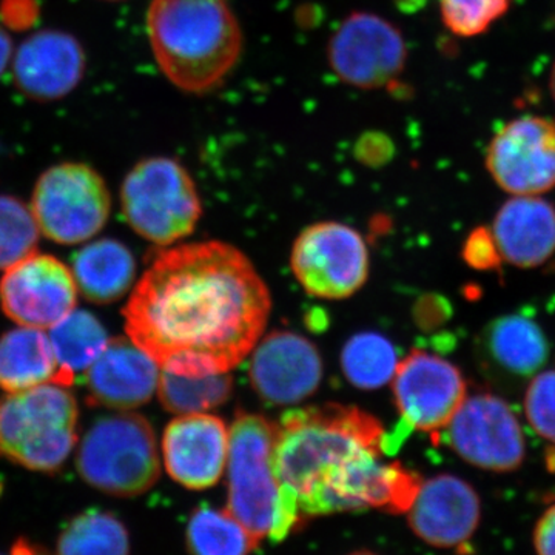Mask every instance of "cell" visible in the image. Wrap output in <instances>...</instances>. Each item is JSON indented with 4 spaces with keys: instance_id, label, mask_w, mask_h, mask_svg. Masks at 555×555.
Masks as SVG:
<instances>
[{
    "instance_id": "1",
    "label": "cell",
    "mask_w": 555,
    "mask_h": 555,
    "mask_svg": "<svg viewBox=\"0 0 555 555\" xmlns=\"http://www.w3.org/2000/svg\"><path fill=\"white\" fill-rule=\"evenodd\" d=\"M272 309L250 259L229 244L160 251L124 309L127 335L163 371L228 374L257 346Z\"/></svg>"
},
{
    "instance_id": "2",
    "label": "cell",
    "mask_w": 555,
    "mask_h": 555,
    "mask_svg": "<svg viewBox=\"0 0 555 555\" xmlns=\"http://www.w3.org/2000/svg\"><path fill=\"white\" fill-rule=\"evenodd\" d=\"M389 447L382 423L360 408L295 409L276 425L273 467L301 517L369 507L406 513L422 481L382 462Z\"/></svg>"
},
{
    "instance_id": "3",
    "label": "cell",
    "mask_w": 555,
    "mask_h": 555,
    "mask_svg": "<svg viewBox=\"0 0 555 555\" xmlns=\"http://www.w3.org/2000/svg\"><path fill=\"white\" fill-rule=\"evenodd\" d=\"M145 25L156 64L184 93L219 89L243 54V30L229 0H152Z\"/></svg>"
},
{
    "instance_id": "4",
    "label": "cell",
    "mask_w": 555,
    "mask_h": 555,
    "mask_svg": "<svg viewBox=\"0 0 555 555\" xmlns=\"http://www.w3.org/2000/svg\"><path fill=\"white\" fill-rule=\"evenodd\" d=\"M229 434L225 509L258 543L281 542L302 517L273 467L276 425L262 415L238 414Z\"/></svg>"
},
{
    "instance_id": "5",
    "label": "cell",
    "mask_w": 555,
    "mask_h": 555,
    "mask_svg": "<svg viewBox=\"0 0 555 555\" xmlns=\"http://www.w3.org/2000/svg\"><path fill=\"white\" fill-rule=\"evenodd\" d=\"M79 408L67 387L40 385L0 398V456L54 474L78 443Z\"/></svg>"
},
{
    "instance_id": "6",
    "label": "cell",
    "mask_w": 555,
    "mask_h": 555,
    "mask_svg": "<svg viewBox=\"0 0 555 555\" xmlns=\"http://www.w3.org/2000/svg\"><path fill=\"white\" fill-rule=\"evenodd\" d=\"M76 465L83 481L104 494H145L160 474L152 425L133 412L101 416L80 441Z\"/></svg>"
},
{
    "instance_id": "7",
    "label": "cell",
    "mask_w": 555,
    "mask_h": 555,
    "mask_svg": "<svg viewBox=\"0 0 555 555\" xmlns=\"http://www.w3.org/2000/svg\"><path fill=\"white\" fill-rule=\"evenodd\" d=\"M120 210L138 235L158 246L185 238L203 214L195 181L167 156L134 164L120 185Z\"/></svg>"
},
{
    "instance_id": "8",
    "label": "cell",
    "mask_w": 555,
    "mask_h": 555,
    "mask_svg": "<svg viewBox=\"0 0 555 555\" xmlns=\"http://www.w3.org/2000/svg\"><path fill=\"white\" fill-rule=\"evenodd\" d=\"M30 207L47 238L73 246L105 228L112 196L105 179L89 164L61 163L40 175Z\"/></svg>"
},
{
    "instance_id": "9",
    "label": "cell",
    "mask_w": 555,
    "mask_h": 555,
    "mask_svg": "<svg viewBox=\"0 0 555 555\" xmlns=\"http://www.w3.org/2000/svg\"><path fill=\"white\" fill-rule=\"evenodd\" d=\"M327 62L346 86L383 89L406 67V40L392 22L369 11H356L331 36Z\"/></svg>"
},
{
    "instance_id": "10",
    "label": "cell",
    "mask_w": 555,
    "mask_h": 555,
    "mask_svg": "<svg viewBox=\"0 0 555 555\" xmlns=\"http://www.w3.org/2000/svg\"><path fill=\"white\" fill-rule=\"evenodd\" d=\"M291 264L302 288L324 299L352 297L369 276L366 243L357 230L339 222H317L301 232Z\"/></svg>"
},
{
    "instance_id": "11",
    "label": "cell",
    "mask_w": 555,
    "mask_h": 555,
    "mask_svg": "<svg viewBox=\"0 0 555 555\" xmlns=\"http://www.w3.org/2000/svg\"><path fill=\"white\" fill-rule=\"evenodd\" d=\"M485 164L509 195L539 196L555 189V120L537 115L507 120L489 141Z\"/></svg>"
},
{
    "instance_id": "12",
    "label": "cell",
    "mask_w": 555,
    "mask_h": 555,
    "mask_svg": "<svg viewBox=\"0 0 555 555\" xmlns=\"http://www.w3.org/2000/svg\"><path fill=\"white\" fill-rule=\"evenodd\" d=\"M447 429L449 447L478 469L513 473L524 463L526 444L520 423L500 397H466Z\"/></svg>"
},
{
    "instance_id": "13",
    "label": "cell",
    "mask_w": 555,
    "mask_h": 555,
    "mask_svg": "<svg viewBox=\"0 0 555 555\" xmlns=\"http://www.w3.org/2000/svg\"><path fill=\"white\" fill-rule=\"evenodd\" d=\"M78 286L67 266L51 255L33 254L7 269L0 280V308L20 326L51 328L72 313Z\"/></svg>"
},
{
    "instance_id": "14",
    "label": "cell",
    "mask_w": 555,
    "mask_h": 555,
    "mask_svg": "<svg viewBox=\"0 0 555 555\" xmlns=\"http://www.w3.org/2000/svg\"><path fill=\"white\" fill-rule=\"evenodd\" d=\"M393 393L403 422L433 434L448 426L467 397L459 367L425 350H414L398 364Z\"/></svg>"
},
{
    "instance_id": "15",
    "label": "cell",
    "mask_w": 555,
    "mask_h": 555,
    "mask_svg": "<svg viewBox=\"0 0 555 555\" xmlns=\"http://www.w3.org/2000/svg\"><path fill=\"white\" fill-rule=\"evenodd\" d=\"M11 73L16 89L35 102L64 100L87 72L82 43L67 31L39 30L14 50Z\"/></svg>"
},
{
    "instance_id": "16",
    "label": "cell",
    "mask_w": 555,
    "mask_h": 555,
    "mask_svg": "<svg viewBox=\"0 0 555 555\" xmlns=\"http://www.w3.org/2000/svg\"><path fill=\"white\" fill-rule=\"evenodd\" d=\"M323 379V360L302 335L278 331L257 343L250 361V382L259 397L291 406L312 396Z\"/></svg>"
},
{
    "instance_id": "17",
    "label": "cell",
    "mask_w": 555,
    "mask_h": 555,
    "mask_svg": "<svg viewBox=\"0 0 555 555\" xmlns=\"http://www.w3.org/2000/svg\"><path fill=\"white\" fill-rule=\"evenodd\" d=\"M408 521L414 534L427 545L459 547L476 534L481 520V502L476 489L463 478L440 474L422 481Z\"/></svg>"
},
{
    "instance_id": "18",
    "label": "cell",
    "mask_w": 555,
    "mask_h": 555,
    "mask_svg": "<svg viewBox=\"0 0 555 555\" xmlns=\"http://www.w3.org/2000/svg\"><path fill=\"white\" fill-rule=\"evenodd\" d=\"M229 438L228 426L219 416L206 412L179 416L164 433L167 473L192 491L211 488L225 474Z\"/></svg>"
},
{
    "instance_id": "19",
    "label": "cell",
    "mask_w": 555,
    "mask_h": 555,
    "mask_svg": "<svg viewBox=\"0 0 555 555\" xmlns=\"http://www.w3.org/2000/svg\"><path fill=\"white\" fill-rule=\"evenodd\" d=\"M87 372L91 406L130 411L147 403L159 385V364L130 338L108 341Z\"/></svg>"
},
{
    "instance_id": "20",
    "label": "cell",
    "mask_w": 555,
    "mask_h": 555,
    "mask_svg": "<svg viewBox=\"0 0 555 555\" xmlns=\"http://www.w3.org/2000/svg\"><path fill=\"white\" fill-rule=\"evenodd\" d=\"M491 236L503 261L542 266L555 254V207L539 196H514L496 211Z\"/></svg>"
},
{
    "instance_id": "21",
    "label": "cell",
    "mask_w": 555,
    "mask_h": 555,
    "mask_svg": "<svg viewBox=\"0 0 555 555\" xmlns=\"http://www.w3.org/2000/svg\"><path fill=\"white\" fill-rule=\"evenodd\" d=\"M80 294L94 305L118 301L133 286L137 261L129 247L116 240H100L80 248L73 261Z\"/></svg>"
},
{
    "instance_id": "22",
    "label": "cell",
    "mask_w": 555,
    "mask_h": 555,
    "mask_svg": "<svg viewBox=\"0 0 555 555\" xmlns=\"http://www.w3.org/2000/svg\"><path fill=\"white\" fill-rule=\"evenodd\" d=\"M483 345L494 366L517 378L534 377L550 356L542 327L517 313L492 321L485 331Z\"/></svg>"
},
{
    "instance_id": "23",
    "label": "cell",
    "mask_w": 555,
    "mask_h": 555,
    "mask_svg": "<svg viewBox=\"0 0 555 555\" xmlns=\"http://www.w3.org/2000/svg\"><path fill=\"white\" fill-rule=\"evenodd\" d=\"M56 375L53 346L40 328L21 326L0 337V389L21 392L53 383Z\"/></svg>"
},
{
    "instance_id": "24",
    "label": "cell",
    "mask_w": 555,
    "mask_h": 555,
    "mask_svg": "<svg viewBox=\"0 0 555 555\" xmlns=\"http://www.w3.org/2000/svg\"><path fill=\"white\" fill-rule=\"evenodd\" d=\"M50 341L57 361V375L53 383L68 387L75 382L76 374L89 371L109 339L104 324L93 313L73 310L51 327Z\"/></svg>"
},
{
    "instance_id": "25",
    "label": "cell",
    "mask_w": 555,
    "mask_h": 555,
    "mask_svg": "<svg viewBox=\"0 0 555 555\" xmlns=\"http://www.w3.org/2000/svg\"><path fill=\"white\" fill-rule=\"evenodd\" d=\"M190 555H250L258 546L254 535L228 509L201 506L185 529Z\"/></svg>"
},
{
    "instance_id": "26",
    "label": "cell",
    "mask_w": 555,
    "mask_h": 555,
    "mask_svg": "<svg viewBox=\"0 0 555 555\" xmlns=\"http://www.w3.org/2000/svg\"><path fill=\"white\" fill-rule=\"evenodd\" d=\"M57 555H130V537L118 517L91 509L69 521Z\"/></svg>"
},
{
    "instance_id": "27",
    "label": "cell",
    "mask_w": 555,
    "mask_h": 555,
    "mask_svg": "<svg viewBox=\"0 0 555 555\" xmlns=\"http://www.w3.org/2000/svg\"><path fill=\"white\" fill-rule=\"evenodd\" d=\"M398 364L396 346L375 332L353 335L343 347V374L360 389H378L392 382Z\"/></svg>"
},
{
    "instance_id": "28",
    "label": "cell",
    "mask_w": 555,
    "mask_h": 555,
    "mask_svg": "<svg viewBox=\"0 0 555 555\" xmlns=\"http://www.w3.org/2000/svg\"><path fill=\"white\" fill-rule=\"evenodd\" d=\"M232 389L233 382L228 374L182 377L163 371L159 375L160 403L179 415L203 414L221 406L232 396Z\"/></svg>"
},
{
    "instance_id": "29",
    "label": "cell",
    "mask_w": 555,
    "mask_h": 555,
    "mask_svg": "<svg viewBox=\"0 0 555 555\" xmlns=\"http://www.w3.org/2000/svg\"><path fill=\"white\" fill-rule=\"evenodd\" d=\"M39 233L28 204L16 196L0 195V270L35 254Z\"/></svg>"
},
{
    "instance_id": "30",
    "label": "cell",
    "mask_w": 555,
    "mask_h": 555,
    "mask_svg": "<svg viewBox=\"0 0 555 555\" xmlns=\"http://www.w3.org/2000/svg\"><path fill=\"white\" fill-rule=\"evenodd\" d=\"M444 27L456 38L469 39L491 30L506 16L511 0H438Z\"/></svg>"
},
{
    "instance_id": "31",
    "label": "cell",
    "mask_w": 555,
    "mask_h": 555,
    "mask_svg": "<svg viewBox=\"0 0 555 555\" xmlns=\"http://www.w3.org/2000/svg\"><path fill=\"white\" fill-rule=\"evenodd\" d=\"M525 411L532 429L555 444V371L535 375L526 392Z\"/></svg>"
},
{
    "instance_id": "32",
    "label": "cell",
    "mask_w": 555,
    "mask_h": 555,
    "mask_svg": "<svg viewBox=\"0 0 555 555\" xmlns=\"http://www.w3.org/2000/svg\"><path fill=\"white\" fill-rule=\"evenodd\" d=\"M463 257L467 264L476 269H492L499 264V251H496L491 232L486 229H477L476 232L470 233L465 244V250H463Z\"/></svg>"
},
{
    "instance_id": "33",
    "label": "cell",
    "mask_w": 555,
    "mask_h": 555,
    "mask_svg": "<svg viewBox=\"0 0 555 555\" xmlns=\"http://www.w3.org/2000/svg\"><path fill=\"white\" fill-rule=\"evenodd\" d=\"M2 24L13 30H25L35 24L39 16L36 0H3L0 7Z\"/></svg>"
},
{
    "instance_id": "34",
    "label": "cell",
    "mask_w": 555,
    "mask_h": 555,
    "mask_svg": "<svg viewBox=\"0 0 555 555\" xmlns=\"http://www.w3.org/2000/svg\"><path fill=\"white\" fill-rule=\"evenodd\" d=\"M532 540L537 555H555V505L537 521Z\"/></svg>"
},
{
    "instance_id": "35",
    "label": "cell",
    "mask_w": 555,
    "mask_h": 555,
    "mask_svg": "<svg viewBox=\"0 0 555 555\" xmlns=\"http://www.w3.org/2000/svg\"><path fill=\"white\" fill-rule=\"evenodd\" d=\"M14 43L10 38V33L7 31L5 25L0 22V78L5 75L7 69L11 65L14 54Z\"/></svg>"
},
{
    "instance_id": "36",
    "label": "cell",
    "mask_w": 555,
    "mask_h": 555,
    "mask_svg": "<svg viewBox=\"0 0 555 555\" xmlns=\"http://www.w3.org/2000/svg\"><path fill=\"white\" fill-rule=\"evenodd\" d=\"M11 555H46L40 553L39 550H36L35 546H31L27 540H17L14 543L13 551H11Z\"/></svg>"
},
{
    "instance_id": "37",
    "label": "cell",
    "mask_w": 555,
    "mask_h": 555,
    "mask_svg": "<svg viewBox=\"0 0 555 555\" xmlns=\"http://www.w3.org/2000/svg\"><path fill=\"white\" fill-rule=\"evenodd\" d=\"M550 93L551 98H553L555 104V62L553 64V68H551L550 73Z\"/></svg>"
},
{
    "instance_id": "38",
    "label": "cell",
    "mask_w": 555,
    "mask_h": 555,
    "mask_svg": "<svg viewBox=\"0 0 555 555\" xmlns=\"http://www.w3.org/2000/svg\"><path fill=\"white\" fill-rule=\"evenodd\" d=\"M349 555H378V554L371 553V551H357V553H352Z\"/></svg>"
},
{
    "instance_id": "39",
    "label": "cell",
    "mask_w": 555,
    "mask_h": 555,
    "mask_svg": "<svg viewBox=\"0 0 555 555\" xmlns=\"http://www.w3.org/2000/svg\"><path fill=\"white\" fill-rule=\"evenodd\" d=\"M101 2L118 3V2H126V0H101Z\"/></svg>"
},
{
    "instance_id": "40",
    "label": "cell",
    "mask_w": 555,
    "mask_h": 555,
    "mask_svg": "<svg viewBox=\"0 0 555 555\" xmlns=\"http://www.w3.org/2000/svg\"><path fill=\"white\" fill-rule=\"evenodd\" d=\"M400 2H401V0H400Z\"/></svg>"
}]
</instances>
